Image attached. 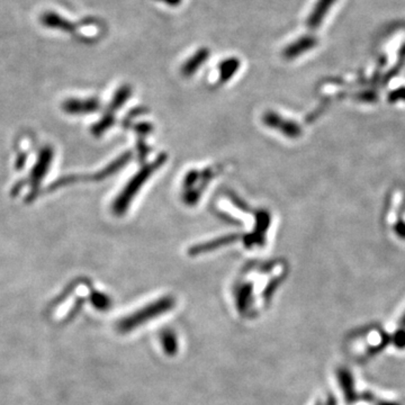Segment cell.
<instances>
[{"label":"cell","instance_id":"cell-10","mask_svg":"<svg viewBox=\"0 0 405 405\" xmlns=\"http://www.w3.org/2000/svg\"><path fill=\"white\" fill-rule=\"evenodd\" d=\"M339 382H340L341 389L344 391V399L348 403H355L356 401L361 400V397L357 394L354 385L352 375L346 368L339 369Z\"/></svg>","mask_w":405,"mask_h":405},{"label":"cell","instance_id":"cell-17","mask_svg":"<svg viewBox=\"0 0 405 405\" xmlns=\"http://www.w3.org/2000/svg\"><path fill=\"white\" fill-rule=\"evenodd\" d=\"M390 101H405V88L393 90L389 96Z\"/></svg>","mask_w":405,"mask_h":405},{"label":"cell","instance_id":"cell-1","mask_svg":"<svg viewBox=\"0 0 405 405\" xmlns=\"http://www.w3.org/2000/svg\"><path fill=\"white\" fill-rule=\"evenodd\" d=\"M166 157L158 158L156 161L152 162L150 165H147L143 167L139 173L135 175L133 178L127 182L124 189L120 192L118 199H115L114 204H113V211H114L116 216H123L124 213L129 208L131 201L135 199V196L140 192V188L143 185L146 184L152 173L157 170L160 166L165 163Z\"/></svg>","mask_w":405,"mask_h":405},{"label":"cell","instance_id":"cell-14","mask_svg":"<svg viewBox=\"0 0 405 405\" xmlns=\"http://www.w3.org/2000/svg\"><path fill=\"white\" fill-rule=\"evenodd\" d=\"M392 340L393 344L397 346L399 349H404L405 348V316H403V319L401 320L400 327L397 329V332L393 335V338L389 339ZM386 344H387V340H386Z\"/></svg>","mask_w":405,"mask_h":405},{"label":"cell","instance_id":"cell-11","mask_svg":"<svg viewBox=\"0 0 405 405\" xmlns=\"http://www.w3.org/2000/svg\"><path fill=\"white\" fill-rule=\"evenodd\" d=\"M241 62L238 58H228L223 60L218 66V71H220V82L225 84L230 79L235 76L237 71L240 68Z\"/></svg>","mask_w":405,"mask_h":405},{"label":"cell","instance_id":"cell-3","mask_svg":"<svg viewBox=\"0 0 405 405\" xmlns=\"http://www.w3.org/2000/svg\"><path fill=\"white\" fill-rule=\"evenodd\" d=\"M316 44H318V39L313 35H302L284 49L282 56L286 60L297 59L299 56L316 48Z\"/></svg>","mask_w":405,"mask_h":405},{"label":"cell","instance_id":"cell-5","mask_svg":"<svg viewBox=\"0 0 405 405\" xmlns=\"http://www.w3.org/2000/svg\"><path fill=\"white\" fill-rule=\"evenodd\" d=\"M39 20H41L42 25L45 26V27L66 32V33H76L77 30H78L75 23L70 22L65 17L60 16L59 14H56L54 11L43 13Z\"/></svg>","mask_w":405,"mask_h":405},{"label":"cell","instance_id":"cell-7","mask_svg":"<svg viewBox=\"0 0 405 405\" xmlns=\"http://www.w3.org/2000/svg\"><path fill=\"white\" fill-rule=\"evenodd\" d=\"M52 159H54V151L51 150V148L43 149L39 154L37 165L32 171L31 182L33 185V190L37 189L39 182H42L43 177L48 173Z\"/></svg>","mask_w":405,"mask_h":405},{"label":"cell","instance_id":"cell-13","mask_svg":"<svg viewBox=\"0 0 405 405\" xmlns=\"http://www.w3.org/2000/svg\"><path fill=\"white\" fill-rule=\"evenodd\" d=\"M131 87H120V89L116 92V94H115L114 98H113L112 104H111V108H112L113 111L120 108V107L122 106L127 99H129L130 96H131Z\"/></svg>","mask_w":405,"mask_h":405},{"label":"cell","instance_id":"cell-6","mask_svg":"<svg viewBox=\"0 0 405 405\" xmlns=\"http://www.w3.org/2000/svg\"><path fill=\"white\" fill-rule=\"evenodd\" d=\"M62 107L68 114H87L98 111L101 107V103L96 98H87V99L73 98L62 104Z\"/></svg>","mask_w":405,"mask_h":405},{"label":"cell","instance_id":"cell-15","mask_svg":"<svg viewBox=\"0 0 405 405\" xmlns=\"http://www.w3.org/2000/svg\"><path fill=\"white\" fill-rule=\"evenodd\" d=\"M92 303L98 310H106L109 308V299L101 293H94L90 297Z\"/></svg>","mask_w":405,"mask_h":405},{"label":"cell","instance_id":"cell-12","mask_svg":"<svg viewBox=\"0 0 405 405\" xmlns=\"http://www.w3.org/2000/svg\"><path fill=\"white\" fill-rule=\"evenodd\" d=\"M235 240H238V237H235V235L222 237V238L210 241V242L204 243V244H201V246L194 247V248L190 250V254H204V252L211 251V250H214V249L229 244V243L233 242V241Z\"/></svg>","mask_w":405,"mask_h":405},{"label":"cell","instance_id":"cell-18","mask_svg":"<svg viewBox=\"0 0 405 405\" xmlns=\"http://www.w3.org/2000/svg\"><path fill=\"white\" fill-rule=\"evenodd\" d=\"M156 1L170 6V7H177V6L182 5V0H156Z\"/></svg>","mask_w":405,"mask_h":405},{"label":"cell","instance_id":"cell-4","mask_svg":"<svg viewBox=\"0 0 405 405\" xmlns=\"http://www.w3.org/2000/svg\"><path fill=\"white\" fill-rule=\"evenodd\" d=\"M265 122L269 127L278 130L288 137H297L301 135L299 126L292 122V120H284L280 115L274 112H268L263 118Z\"/></svg>","mask_w":405,"mask_h":405},{"label":"cell","instance_id":"cell-2","mask_svg":"<svg viewBox=\"0 0 405 405\" xmlns=\"http://www.w3.org/2000/svg\"><path fill=\"white\" fill-rule=\"evenodd\" d=\"M173 306V299H170V297L159 299L157 302L148 305L147 308L142 309V310L139 311L133 316L122 320L118 324V330L122 331V332L130 331V330L139 327L143 321H148V320L154 319L159 314L165 313L168 310H170Z\"/></svg>","mask_w":405,"mask_h":405},{"label":"cell","instance_id":"cell-9","mask_svg":"<svg viewBox=\"0 0 405 405\" xmlns=\"http://www.w3.org/2000/svg\"><path fill=\"white\" fill-rule=\"evenodd\" d=\"M210 50L206 48H201L196 51L193 56L185 61L182 67V73L184 77H192L199 70L205 62L210 58Z\"/></svg>","mask_w":405,"mask_h":405},{"label":"cell","instance_id":"cell-16","mask_svg":"<svg viewBox=\"0 0 405 405\" xmlns=\"http://www.w3.org/2000/svg\"><path fill=\"white\" fill-rule=\"evenodd\" d=\"M361 400L367 401V402L375 403L376 405H400L399 403L390 402V401L380 400L372 394L370 392H365L361 395Z\"/></svg>","mask_w":405,"mask_h":405},{"label":"cell","instance_id":"cell-8","mask_svg":"<svg viewBox=\"0 0 405 405\" xmlns=\"http://www.w3.org/2000/svg\"><path fill=\"white\" fill-rule=\"evenodd\" d=\"M337 0H318L313 9L309 15L306 25L311 31H316L321 26L324 18L329 14L330 9L335 5Z\"/></svg>","mask_w":405,"mask_h":405}]
</instances>
